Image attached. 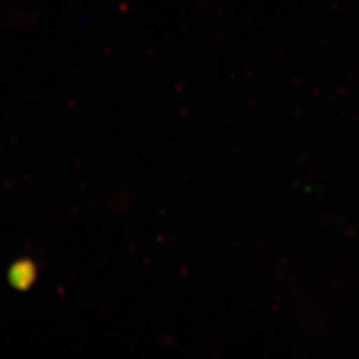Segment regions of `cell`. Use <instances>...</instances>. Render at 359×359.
<instances>
[{
  "instance_id": "cell-1",
  "label": "cell",
  "mask_w": 359,
  "mask_h": 359,
  "mask_svg": "<svg viewBox=\"0 0 359 359\" xmlns=\"http://www.w3.org/2000/svg\"><path fill=\"white\" fill-rule=\"evenodd\" d=\"M39 276L37 263L30 258H20L11 264L7 271V281L15 291H29L35 285Z\"/></svg>"
}]
</instances>
